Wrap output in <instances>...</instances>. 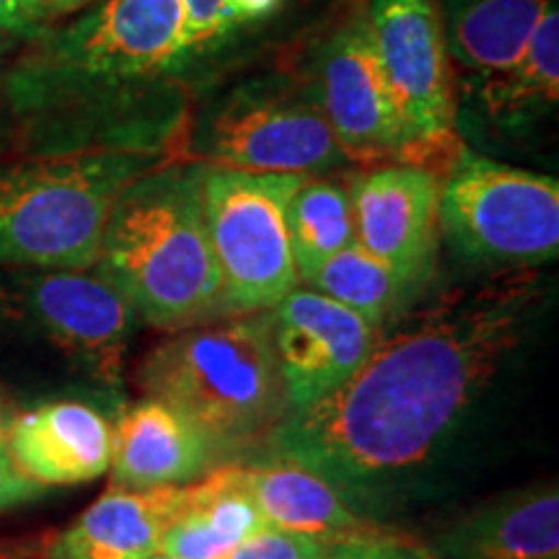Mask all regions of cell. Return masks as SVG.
Segmentation results:
<instances>
[{
	"label": "cell",
	"mask_w": 559,
	"mask_h": 559,
	"mask_svg": "<svg viewBox=\"0 0 559 559\" xmlns=\"http://www.w3.org/2000/svg\"><path fill=\"white\" fill-rule=\"evenodd\" d=\"M366 16L419 153L445 148L456 124V102L436 0H370Z\"/></svg>",
	"instance_id": "obj_10"
},
{
	"label": "cell",
	"mask_w": 559,
	"mask_h": 559,
	"mask_svg": "<svg viewBox=\"0 0 559 559\" xmlns=\"http://www.w3.org/2000/svg\"><path fill=\"white\" fill-rule=\"evenodd\" d=\"M218 466L210 440L169 404L140 400L115 425L111 485L128 489L181 487Z\"/></svg>",
	"instance_id": "obj_15"
},
{
	"label": "cell",
	"mask_w": 559,
	"mask_h": 559,
	"mask_svg": "<svg viewBox=\"0 0 559 559\" xmlns=\"http://www.w3.org/2000/svg\"><path fill=\"white\" fill-rule=\"evenodd\" d=\"M436 551L443 559H557V485L523 489L474 510L445 531Z\"/></svg>",
	"instance_id": "obj_18"
},
{
	"label": "cell",
	"mask_w": 559,
	"mask_h": 559,
	"mask_svg": "<svg viewBox=\"0 0 559 559\" xmlns=\"http://www.w3.org/2000/svg\"><path fill=\"white\" fill-rule=\"evenodd\" d=\"M41 492V487L32 479H21V481H0V508H11L19 506V502H26L32 498H37Z\"/></svg>",
	"instance_id": "obj_29"
},
{
	"label": "cell",
	"mask_w": 559,
	"mask_h": 559,
	"mask_svg": "<svg viewBox=\"0 0 559 559\" xmlns=\"http://www.w3.org/2000/svg\"><path fill=\"white\" fill-rule=\"evenodd\" d=\"M181 487L128 489L111 485L55 536L45 559H143L156 555L160 536L181 502Z\"/></svg>",
	"instance_id": "obj_17"
},
{
	"label": "cell",
	"mask_w": 559,
	"mask_h": 559,
	"mask_svg": "<svg viewBox=\"0 0 559 559\" xmlns=\"http://www.w3.org/2000/svg\"><path fill=\"white\" fill-rule=\"evenodd\" d=\"M404 542L407 539L402 536H391L386 531L376 528L370 534L330 544L319 559H400Z\"/></svg>",
	"instance_id": "obj_26"
},
{
	"label": "cell",
	"mask_w": 559,
	"mask_h": 559,
	"mask_svg": "<svg viewBox=\"0 0 559 559\" xmlns=\"http://www.w3.org/2000/svg\"><path fill=\"white\" fill-rule=\"evenodd\" d=\"M239 479L262 513V521L272 528L324 544L376 531L349 508L345 495L330 479L298 461L270 453V459L239 464Z\"/></svg>",
	"instance_id": "obj_16"
},
{
	"label": "cell",
	"mask_w": 559,
	"mask_h": 559,
	"mask_svg": "<svg viewBox=\"0 0 559 559\" xmlns=\"http://www.w3.org/2000/svg\"><path fill=\"white\" fill-rule=\"evenodd\" d=\"M86 3H88V0H41L47 19L55 16V13H66V11L81 9V5H86Z\"/></svg>",
	"instance_id": "obj_32"
},
{
	"label": "cell",
	"mask_w": 559,
	"mask_h": 559,
	"mask_svg": "<svg viewBox=\"0 0 559 559\" xmlns=\"http://www.w3.org/2000/svg\"><path fill=\"white\" fill-rule=\"evenodd\" d=\"M304 283L321 296L347 306L376 330H381L400 311V306L412 293L407 280L396 275L389 264L376 260L373 254H368L358 241L311 270Z\"/></svg>",
	"instance_id": "obj_21"
},
{
	"label": "cell",
	"mask_w": 559,
	"mask_h": 559,
	"mask_svg": "<svg viewBox=\"0 0 559 559\" xmlns=\"http://www.w3.org/2000/svg\"><path fill=\"white\" fill-rule=\"evenodd\" d=\"M192 52L223 39L236 26L228 0H179Z\"/></svg>",
	"instance_id": "obj_25"
},
{
	"label": "cell",
	"mask_w": 559,
	"mask_h": 559,
	"mask_svg": "<svg viewBox=\"0 0 559 559\" xmlns=\"http://www.w3.org/2000/svg\"><path fill=\"white\" fill-rule=\"evenodd\" d=\"M319 107L347 158L379 160L419 153L376 52L366 11L326 47Z\"/></svg>",
	"instance_id": "obj_11"
},
{
	"label": "cell",
	"mask_w": 559,
	"mask_h": 559,
	"mask_svg": "<svg viewBox=\"0 0 559 559\" xmlns=\"http://www.w3.org/2000/svg\"><path fill=\"white\" fill-rule=\"evenodd\" d=\"M280 3H283V0H228L236 24L267 19L270 13H275L280 9Z\"/></svg>",
	"instance_id": "obj_28"
},
{
	"label": "cell",
	"mask_w": 559,
	"mask_h": 559,
	"mask_svg": "<svg viewBox=\"0 0 559 559\" xmlns=\"http://www.w3.org/2000/svg\"><path fill=\"white\" fill-rule=\"evenodd\" d=\"M536 277L502 272L394 321L362 366L330 396L290 412L272 453L360 492L400 479L432 456L519 345Z\"/></svg>",
	"instance_id": "obj_1"
},
{
	"label": "cell",
	"mask_w": 559,
	"mask_h": 559,
	"mask_svg": "<svg viewBox=\"0 0 559 559\" xmlns=\"http://www.w3.org/2000/svg\"><path fill=\"white\" fill-rule=\"evenodd\" d=\"M267 526L239 479V464H221L181 487V502L160 536L158 555L177 559H226Z\"/></svg>",
	"instance_id": "obj_19"
},
{
	"label": "cell",
	"mask_w": 559,
	"mask_h": 559,
	"mask_svg": "<svg viewBox=\"0 0 559 559\" xmlns=\"http://www.w3.org/2000/svg\"><path fill=\"white\" fill-rule=\"evenodd\" d=\"M21 479H29V477H24V474L16 469V464H13L9 453V445L0 440V481H21Z\"/></svg>",
	"instance_id": "obj_30"
},
{
	"label": "cell",
	"mask_w": 559,
	"mask_h": 559,
	"mask_svg": "<svg viewBox=\"0 0 559 559\" xmlns=\"http://www.w3.org/2000/svg\"><path fill=\"white\" fill-rule=\"evenodd\" d=\"M5 306L96 379L117 383L138 313L102 272L32 270L11 277Z\"/></svg>",
	"instance_id": "obj_9"
},
{
	"label": "cell",
	"mask_w": 559,
	"mask_h": 559,
	"mask_svg": "<svg viewBox=\"0 0 559 559\" xmlns=\"http://www.w3.org/2000/svg\"><path fill=\"white\" fill-rule=\"evenodd\" d=\"M290 254L298 280L355 243L347 187L309 177L285 210Z\"/></svg>",
	"instance_id": "obj_22"
},
{
	"label": "cell",
	"mask_w": 559,
	"mask_h": 559,
	"mask_svg": "<svg viewBox=\"0 0 559 559\" xmlns=\"http://www.w3.org/2000/svg\"><path fill=\"white\" fill-rule=\"evenodd\" d=\"M355 241L417 290L436 267L440 181L425 166L400 164L358 174L347 187Z\"/></svg>",
	"instance_id": "obj_13"
},
{
	"label": "cell",
	"mask_w": 559,
	"mask_h": 559,
	"mask_svg": "<svg viewBox=\"0 0 559 559\" xmlns=\"http://www.w3.org/2000/svg\"><path fill=\"white\" fill-rule=\"evenodd\" d=\"M198 160L153 166L111 207L96 272L156 330L226 317L221 272L202 213Z\"/></svg>",
	"instance_id": "obj_2"
},
{
	"label": "cell",
	"mask_w": 559,
	"mask_h": 559,
	"mask_svg": "<svg viewBox=\"0 0 559 559\" xmlns=\"http://www.w3.org/2000/svg\"><path fill=\"white\" fill-rule=\"evenodd\" d=\"M45 19L41 0H0V34L37 37Z\"/></svg>",
	"instance_id": "obj_27"
},
{
	"label": "cell",
	"mask_w": 559,
	"mask_h": 559,
	"mask_svg": "<svg viewBox=\"0 0 559 559\" xmlns=\"http://www.w3.org/2000/svg\"><path fill=\"white\" fill-rule=\"evenodd\" d=\"M190 151L198 164L215 169L306 177L347 158L319 104L270 91H241L210 111Z\"/></svg>",
	"instance_id": "obj_8"
},
{
	"label": "cell",
	"mask_w": 559,
	"mask_h": 559,
	"mask_svg": "<svg viewBox=\"0 0 559 559\" xmlns=\"http://www.w3.org/2000/svg\"><path fill=\"white\" fill-rule=\"evenodd\" d=\"M559 99V16L551 5L526 52L500 79L485 83V104L495 115H526Z\"/></svg>",
	"instance_id": "obj_23"
},
{
	"label": "cell",
	"mask_w": 559,
	"mask_h": 559,
	"mask_svg": "<svg viewBox=\"0 0 559 559\" xmlns=\"http://www.w3.org/2000/svg\"><path fill=\"white\" fill-rule=\"evenodd\" d=\"M5 445L39 487L86 485L109 472L115 425L81 402H50L11 419Z\"/></svg>",
	"instance_id": "obj_14"
},
{
	"label": "cell",
	"mask_w": 559,
	"mask_h": 559,
	"mask_svg": "<svg viewBox=\"0 0 559 559\" xmlns=\"http://www.w3.org/2000/svg\"><path fill=\"white\" fill-rule=\"evenodd\" d=\"M551 0H449V58L485 83L506 75L526 52Z\"/></svg>",
	"instance_id": "obj_20"
},
{
	"label": "cell",
	"mask_w": 559,
	"mask_h": 559,
	"mask_svg": "<svg viewBox=\"0 0 559 559\" xmlns=\"http://www.w3.org/2000/svg\"><path fill=\"white\" fill-rule=\"evenodd\" d=\"M143 559H177V557H166V555H158V551H156V555H148V557H143Z\"/></svg>",
	"instance_id": "obj_34"
},
{
	"label": "cell",
	"mask_w": 559,
	"mask_h": 559,
	"mask_svg": "<svg viewBox=\"0 0 559 559\" xmlns=\"http://www.w3.org/2000/svg\"><path fill=\"white\" fill-rule=\"evenodd\" d=\"M11 419H13V415H11L9 404L0 400V440H3V443H5V436H9Z\"/></svg>",
	"instance_id": "obj_33"
},
{
	"label": "cell",
	"mask_w": 559,
	"mask_h": 559,
	"mask_svg": "<svg viewBox=\"0 0 559 559\" xmlns=\"http://www.w3.org/2000/svg\"><path fill=\"white\" fill-rule=\"evenodd\" d=\"M140 386L190 419L218 459L272 436L290 415L270 311L177 330L140 366Z\"/></svg>",
	"instance_id": "obj_3"
},
{
	"label": "cell",
	"mask_w": 559,
	"mask_h": 559,
	"mask_svg": "<svg viewBox=\"0 0 559 559\" xmlns=\"http://www.w3.org/2000/svg\"><path fill=\"white\" fill-rule=\"evenodd\" d=\"M272 342L290 412L309 409L362 366L379 330L337 300L296 288L270 309Z\"/></svg>",
	"instance_id": "obj_12"
},
{
	"label": "cell",
	"mask_w": 559,
	"mask_h": 559,
	"mask_svg": "<svg viewBox=\"0 0 559 559\" xmlns=\"http://www.w3.org/2000/svg\"><path fill=\"white\" fill-rule=\"evenodd\" d=\"M0 559H5V557H3V555H0Z\"/></svg>",
	"instance_id": "obj_35"
},
{
	"label": "cell",
	"mask_w": 559,
	"mask_h": 559,
	"mask_svg": "<svg viewBox=\"0 0 559 559\" xmlns=\"http://www.w3.org/2000/svg\"><path fill=\"white\" fill-rule=\"evenodd\" d=\"M440 234L474 262L523 270L555 260L557 179L461 151L440 185Z\"/></svg>",
	"instance_id": "obj_7"
},
{
	"label": "cell",
	"mask_w": 559,
	"mask_h": 559,
	"mask_svg": "<svg viewBox=\"0 0 559 559\" xmlns=\"http://www.w3.org/2000/svg\"><path fill=\"white\" fill-rule=\"evenodd\" d=\"M306 174H257L205 166L202 213L221 272L223 311H270L298 288L285 210Z\"/></svg>",
	"instance_id": "obj_6"
},
{
	"label": "cell",
	"mask_w": 559,
	"mask_h": 559,
	"mask_svg": "<svg viewBox=\"0 0 559 559\" xmlns=\"http://www.w3.org/2000/svg\"><path fill=\"white\" fill-rule=\"evenodd\" d=\"M148 169L138 151L0 166V267H96L111 207Z\"/></svg>",
	"instance_id": "obj_4"
},
{
	"label": "cell",
	"mask_w": 559,
	"mask_h": 559,
	"mask_svg": "<svg viewBox=\"0 0 559 559\" xmlns=\"http://www.w3.org/2000/svg\"><path fill=\"white\" fill-rule=\"evenodd\" d=\"M400 559H443L438 555L436 549L430 547H423V544H415V542H404L402 547V555Z\"/></svg>",
	"instance_id": "obj_31"
},
{
	"label": "cell",
	"mask_w": 559,
	"mask_h": 559,
	"mask_svg": "<svg viewBox=\"0 0 559 559\" xmlns=\"http://www.w3.org/2000/svg\"><path fill=\"white\" fill-rule=\"evenodd\" d=\"M330 544L272 526L257 528L226 559H319Z\"/></svg>",
	"instance_id": "obj_24"
},
{
	"label": "cell",
	"mask_w": 559,
	"mask_h": 559,
	"mask_svg": "<svg viewBox=\"0 0 559 559\" xmlns=\"http://www.w3.org/2000/svg\"><path fill=\"white\" fill-rule=\"evenodd\" d=\"M192 52L179 0H102L21 70L24 102H62L169 73Z\"/></svg>",
	"instance_id": "obj_5"
}]
</instances>
